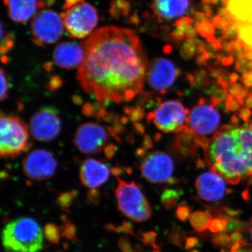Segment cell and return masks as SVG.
Wrapping results in <instances>:
<instances>
[{"mask_svg": "<svg viewBox=\"0 0 252 252\" xmlns=\"http://www.w3.org/2000/svg\"><path fill=\"white\" fill-rule=\"evenodd\" d=\"M29 128L34 140L51 142L59 135L62 129V122L56 109L44 107L31 117Z\"/></svg>", "mask_w": 252, "mask_h": 252, "instance_id": "obj_12", "label": "cell"}, {"mask_svg": "<svg viewBox=\"0 0 252 252\" xmlns=\"http://www.w3.org/2000/svg\"><path fill=\"white\" fill-rule=\"evenodd\" d=\"M152 252H160V250H159L158 247L157 248H154V250Z\"/></svg>", "mask_w": 252, "mask_h": 252, "instance_id": "obj_48", "label": "cell"}, {"mask_svg": "<svg viewBox=\"0 0 252 252\" xmlns=\"http://www.w3.org/2000/svg\"><path fill=\"white\" fill-rule=\"evenodd\" d=\"M113 2L117 6L119 11L123 15H127L130 13V4L128 1L126 0H113Z\"/></svg>", "mask_w": 252, "mask_h": 252, "instance_id": "obj_34", "label": "cell"}, {"mask_svg": "<svg viewBox=\"0 0 252 252\" xmlns=\"http://www.w3.org/2000/svg\"><path fill=\"white\" fill-rule=\"evenodd\" d=\"M231 85L229 86L228 89H227V91H228L230 95L233 96V97H236L238 96L239 92H240V89H242L241 84H230Z\"/></svg>", "mask_w": 252, "mask_h": 252, "instance_id": "obj_40", "label": "cell"}, {"mask_svg": "<svg viewBox=\"0 0 252 252\" xmlns=\"http://www.w3.org/2000/svg\"><path fill=\"white\" fill-rule=\"evenodd\" d=\"M85 59L77 79L86 94L99 102L133 100L144 89L149 63L135 32L108 26L99 28L82 44Z\"/></svg>", "mask_w": 252, "mask_h": 252, "instance_id": "obj_1", "label": "cell"}, {"mask_svg": "<svg viewBox=\"0 0 252 252\" xmlns=\"http://www.w3.org/2000/svg\"><path fill=\"white\" fill-rule=\"evenodd\" d=\"M177 215L179 220H187L189 217H190V211H189L188 207L185 206V205H181L177 209Z\"/></svg>", "mask_w": 252, "mask_h": 252, "instance_id": "obj_37", "label": "cell"}, {"mask_svg": "<svg viewBox=\"0 0 252 252\" xmlns=\"http://www.w3.org/2000/svg\"><path fill=\"white\" fill-rule=\"evenodd\" d=\"M61 220L64 223L63 226H61L62 237L69 240H76L77 239V228H76L75 225L71 222V220L65 215H63L61 217Z\"/></svg>", "mask_w": 252, "mask_h": 252, "instance_id": "obj_26", "label": "cell"}, {"mask_svg": "<svg viewBox=\"0 0 252 252\" xmlns=\"http://www.w3.org/2000/svg\"><path fill=\"white\" fill-rule=\"evenodd\" d=\"M187 114L188 110L180 102L167 100L149 113L147 119L152 121L158 130L170 133L180 130L187 122Z\"/></svg>", "mask_w": 252, "mask_h": 252, "instance_id": "obj_10", "label": "cell"}, {"mask_svg": "<svg viewBox=\"0 0 252 252\" xmlns=\"http://www.w3.org/2000/svg\"><path fill=\"white\" fill-rule=\"evenodd\" d=\"M63 31V19L53 10H43L38 13L31 24L33 42L39 46L49 45L59 41Z\"/></svg>", "mask_w": 252, "mask_h": 252, "instance_id": "obj_8", "label": "cell"}, {"mask_svg": "<svg viewBox=\"0 0 252 252\" xmlns=\"http://www.w3.org/2000/svg\"><path fill=\"white\" fill-rule=\"evenodd\" d=\"M77 195V190L64 192L59 195L56 200V203L61 207L63 211L69 212V209L72 207L74 199Z\"/></svg>", "mask_w": 252, "mask_h": 252, "instance_id": "obj_25", "label": "cell"}, {"mask_svg": "<svg viewBox=\"0 0 252 252\" xmlns=\"http://www.w3.org/2000/svg\"><path fill=\"white\" fill-rule=\"evenodd\" d=\"M15 45V36L11 32L5 28L0 20V56L4 58Z\"/></svg>", "mask_w": 252, "mask_h": 252, "instance_id": "obj_22", "label": "cell"}, {"mask_svg": "<svg viewBox=\"0 0 252 252\" xmlns=\"http://www.w3.org/2000/svg\"><path fill=\"white\" fill-rule=\"evenodd\" d=\"M228 9L239 27L252 24V0H229Z\"/></svg>", "mask_w": 252, "mask_h": 252, "instance_id": "obj_20", "label": "cell"}, {"mask_svg": "<svg viewBox=\"0 0 252 252\" xmlns=\"http://www.w3.org/2000/svg\"><path fill=\"white\" fill-rule=\"evenodd\" d=\"M61 16L69 35L77 39H84L89 35L99 20L95 8L84 2L67 9Z\"/></svg>", "mask_w": 252, "mask_h": 252, "instance_id": "obj_7", "label": "cell"}, {"mask_svg": "<svg viewBox=\"0 0 252 252\" xmlns=\"http://www.w3.org/2000/svg\"><path fill=\"white\" fill-rule=\"evenodd\" d=\"M175 142V148L183 155H189L195 150L198 144L197 143V137L195 132L188 128L187 126H183L177 131Z\"/></svg>", "mask_w": 252, "mask_h": 252, "instance_id": "obj_21", "label": "cell"}, {"mask_svg": "<svg viewBox=\"0 0 252 252\" xmlns=\"http://www.w3.org/2000/svg\"><path fill=\"white\" fill-rule=\"evenodd\" d=\"M231 122L232 124H234V125H238L239 122H240V119H239V118L237 117L236 115H233L231 118Z\"/></svg>", "mask_w": 252, "mask_h": 252, "instance_id": "obj_47", "label": "cell"}, {"mask_svg": "<svg viewBox=\"0 0 252 252\" xmlns=\"http://www.w3.org/2000/svg\"><path fill=\"white\" fill-rule=\"evenodd\" d=\"M233 245L228 252H252V246L242 240L240 235L234 234L232 236Z\"/></svg>", "mask_w": 252, "mask_h": 252, "instance_id": "obj_28", "label": "cell"}, {"mask_svg": "<svg viewBox=\"0 0 252 252\" xmlns=\"http://www.w3.org/2000/svg\"><path fill=\"white\" fill-rule=\"evenodd\" d=\"M9 82L4 69L0 67V102L7 98L9 93Z\"/></svg>", "mask_w": 252, "mask_h": 252, "instance_id": "obj_29", "label": "cell"}, {"mask_svg": "<svg viewBox=\"0 0 252 252\" xmlns=\"http://www.w3.org/2000/svg\"><path fill=\"white\" fill-rule=\"evenodd\" d=\"M140 171L147 182L152 184L175 183L172 177L175 164L168 154L155 151L144 156L140 163Z\"/></svg>", "mask_w": 252, "mask_h": 252, "instance_id": "obj_9", "label": "cell"}, {"mask_svg": "<svg viewBox=\"0 0 252 252\" xmlns=\"http://www.w3.org/2000/svg\"><path fill=\"white\" fill-rule=\"evenodd\" d=\"M180 198V193L175 190L168 189L162 194L161 203L162 206L167 210H170L175 206Z\"/></svg>", "mask_w": 252, "mask_h": 252, "instance_id": "obj_27", "label": "cell"}, {"mask_svg": "<svg viewBox=\"0 0 252 252\" xmlns=\"http://www.w3.org/2000/svg\"><path fill=\"white\" fill-rule=\"evenodd\" d=\"M110 169L104 162L94 158L86 159L79 170L82 185L90 189H97L108 181Z\"/></svg>", "mask_w": 252, "mask_h": 252, "instance_id": "obj_17", "label": "cell"}, {"mask_svg": "<svg viewBox=\"0 0 252 252\" xmlns=\"http://www.w3.org/2000/svg\"><path fill=\"white\" fill-rule=\"evenodd\" d=\"M106 228L108 230H112V231L118 232V233L132 235L133 236H135L136 238H139L133 233V228H132V225L126 221L123 222L122 224L119 225V226H115V225L112 224H107L106 225Z\"/></svg>", "mask_w": 252, "mask_h": 252, "instance_id": "obj_31", "label": "cell"}, {"mask_svg": "<svg viewBox=\"0 0 252 252\" xmlns=\"http://www.w3.org/2000/svg\"><path fill=\"white\" fill-rule=\"evenodd\" d=\"M190 130L198 135H207L213 133L220 126V113L211 104H205L200 100L199 104L190 111L187 119Z\"/></svg>", "mask_w": 252, "mask_h": 252, "instance_id": "obj_14", "label": "cell"}, {"mask_svg": "<svg viewBox=\"0 0 252 252\" xmlns=\"http://www.w3.org/2000/svg\"><path fill=\"white\" fill-rule=\"evenodd\" d=\"M84 2V0H64V6H63V9H69L73 6H76V5L81 4V3Z\"/></svg>", "mask_w": 252, "mask_h": 252, "instance_id": "obj_41", "label": "cell"}, {"mask_svg": "<svg viewBox=\"0 0 252 252\" xmlns=\"http://www.w3.org/2000/svg\"><path fill=\"white\" fill-rule=\"evenodd\" d=\"M118 185L114 189L117 208L123 215L137 223L147 221L152 215L148 200L135 182H126L117 177Z\"/></svg>", "mask_w": 252, "mask_h": 252, "instance_id": "obj_5", "label": "cell"}, {"mask_svg": "<svg viewBox=\"0 0 252 252\" xmlns=\"http://www.w3.org/2000/svg\"><path fill=\"white\" fill-rule=\"evenodd\" d=\"M211 220V217L206 212H195L190 215V223L198 230H204L208 228Z\"/></svg>", "mask_w": 252, "mask_h": 252, "instance_id": "obj_23", "label": "cell"}, {"mask_svg": "<svg viewBox=\"0 0 252 252\" xmlns=\"http://www.w3.org/2000/svg\"><path fill=\"white\" fill-rule=\"evenodd\" d=\"M44 233L45 238L49 243L59 244L61 237H62V230L61 226L54 224L53 223H47L44 226Z\"/></svg>", "mask_w": 252, "mask_h": 252, "instance_id": "obj_24", "label": "cell"}, {"mask_svg": "<svg viewBox=\"0 0 252 252\" xmlns=\"http://www.w3.org/2000/svg\"><path fill=\"white\" fill-rule=\"evenodd\" d=\"M85 50L76 42L64 41L56 46L53 59L56 65L66 69L79 68L85 59Z\"/></svg>", "mask_w": 252, "mask_h": 252, "instance_id": "obj_16", "label": "cell"}, {"mask_svg": "<svg viewBox=\"0 0 252 252\" xmlns=\"http://www.w3.org/2000/svg\"><path fill=\"white\" fill-rule=\"evenodd\" d=\"M22 166L23 173L28 180L41 182L54 177L58 162L49 151L37 149L32 151L24 158Z\"/></svg>", "mask_w": 252, "mask_h": 252, "instance_id": "obj_11", "label": "cell"}, {"mask_svg": "<svg viewBox=\"0 0 252 252\" xmlns=\"http://www.w3.org/2000/svg\"><path fill=\"white\" fill-rule=\"evenodd\" d=\"M246 104L248 108H252V94H249L246 99Z\"/></svg>", "mask_w": 252, "mask_h": 252, "instance_id": "obj_46", "label": "cell"}, {"mask_svg": "<svg viewBox=\"0 0 252 252\" xmlns=\"http://www.w3.org/2000/svg\"><path fill=\"white\" fill-rule=\"evenodd\" d=\"M142 238L141 239L144 244L147 245H151L154 248H158L156 244V239H157V233L154 231L144 232L142 235Z\"/></svg>", "mask_w": 252, "mask_h": 252, "instance_id": "obj_32", "label": "cell"}, {"mask_svg": "<svg viewBox=\"0 0 252 252\" xmlns=\"http://www.w3.org/2000/svg\"><path fill=\"white\" fill-rule=\"evenodd\" d=\"M195 189L198 196L207 202L220 201L228 192L224 179L212 170L198 176Z\"/></svg>", "mask_w": 252, "mask_h": 252, "instance_id": "obj_15", "label": "cell"}, {"mask_svg": "<svg viewBox=\"0 0 252 252\" xmlns=\"http://www.w3.org/2000/svg\"><path fill=\"white\" fill-rule=\"evenodd\" d=\"M118 246L122 252H142L143 249L141 246L133 248L131 245L130 239L127 235L122 237L118 242Z\"/></svg>", "mask_w": 252, "mask_h": 252, "instance_id": "obj_30", "label": "cell"}, {"mask_svg": "<svg viewBox=\"0 0 252 252\" xmlns=\"http://www.w3.org/2000/svg\"><path fill=\"white\" fill-rule=\"evenodd\" d=\"M4 3L10 19L16 23H27L45 6L43 0H4Z\"/></svg>", "mask_w": 252, "mask_h": 252, "instance_id": "obj_18", "label": "cell"}, {"mask_svg": "<svg viewBox=\"0 0 252 252\" xmlns=\"http://www.w3.org/2000/svg\"><path fill=\"white\" fill-rule=\"evenodd\" d=\"M129 22L132 23V24H138V23L140 22V19H139L138 16H137V14H134L133 16H130Z\"/></svg>", "mask_w": 252, "mask_h": 252, "instance_id": "obj_45", "label": "cell"}, {"mask_svg": "<svg viewBox=\"0 0 252 252\" xmlns=\"http://www.w3.org/2000/svg\"><path fill=\"white\" fill-rule=\"evenodd\" d=\"M252 113L250 108H243L240 111L239 113V117L246 123L250 122V118H251Z\"/></svg>", "mask_w": 252, "mask_h": 252, "instance_id": "obj_39", "label": "cell"}, {"mask_svg": "<svg viewBox=\"0 0 252 252\" xmlns=\"http://www.w3.org/2000/svg\"><path fill=\"white\" fill-rule=\"evenodd\" d=\"M205 158L212 171L235 185L252 175V128L220 130L205 149Z\"/></svg>", "mask_w": 252, "mask_h": 252, "instance_id": "obj_2", "label": "cell"}, {"mask_svg": "<svg viewBox=\"0 0 252 252\" xmlns=\"http://www.w3.org/2000/svg\"><path fill=\"white\" fill-rule=\"evenodd\" d=\"M225 107L227 109L232 111V112H237L240 109V104L238 103V101L236 99L233 98V96L228 95L227 98L225 99Z\"/></svg>", "mask_w": 252, "mask_h": 252, "instance_id": "obj_35", "label": "cell"}, {"mask_svg": "<svg viewBox=\"0 0 252 252\" xmlns=\"http://www.w3.org/2000/svg\"><path fill=\"white\" fill-rule=\"evenodd\" d=\"M189 6V0H154L152 7L158 17L172 20L185 15Z\"/></svg>", "mask_w": 252, "mask_h": 252, "instance_id": "obj_19", "label": "cell"}, {"mask_svg": "<svg viewBox=\"0 0 252 252\" xmlns=\"http://www.w3.org/2000/svg\"><path fill=\"white\" fill-rule=\"evenodd\" d=\"M1 243L5 252H39L44 245L42 230L30 217L16 219L2 230Z\"/></svg>", "mask_w": 252, "mask_h": 252, "instance_id": "obj_3", "label": "cell"}, {"mask_svg": "<svg viewBox=\"0 0 252 252\" xmlns=\"http://www.w3.org/2000/svg\"><path fill=\"white\" fill-rule=\"evenodd\" d=\"M226 221L221 219H216L215 220H212L209 224L208 228L213 232L220 231L225 229L226 226Z\"/></svg>", "mask_w": 252, "mask_h": 252, "instance_id": "obj_33", "label": "cell"}, {"mask_svg": "<svg viewBox=\"0 0 252 252\" xmlns=\"http://www.w3.org/2000/svg\"><path fill=\"white\" fill-rule=\"evenodd\" d=\"M239 76L236 73H232L230 75L229 80L230 84H235L236 81L238 80Z\"/></svg>", "mask_w": 252, "mask_h": 252, "instance_id": "obj_44", "label": "cell"}, {"mask_svg": "<svg viewBox=\"0 0 252 252\" xmlns=\"http://www.w3.org/2000/svg\"><path fill=\"white\" fill-rule=\"evenodd\" d=\"M248 89H244V88H242V89H240V92H239L237 97H241V98L244 99L245 98V97H248Z\"/></svg>", "mask_w": 252, "mask_h": 252, "instance_id": "obj_43", "label": "cell"}, {"mask_svg": "<svg viewBox=\"0 0 252 252\" xmlns=\"http://www.w3.org/2000/svg\"><path fill=\"white\" fill-rule=\"evenodd\" d=\"M180 69L170 60L157 58L149 63L145 80L154 91L165 94L177 80Z\"/></svg>", "mask_w": 252, "mask_h": 252, "instance_id": "obj_13", "label": "cell"}, {"mask_svg": "<svg viewBox=\"0 0 252 252\" xmlns=\"http://www.w3.org/2000/svg\"><path fill=\"white\" fill-rule=\"evenodd\" d=\"M31 147L26 123L16 116L0 112V158H14Z\"/></svg>", "mask_w": 252, "mask_h": 252, "instance_id": "obj_4", "label": "cell"}, {"mask_svg": "<svg viewBox=\"0 0 252 252\" xmlns=\"http://www.w3.org/2000/svg\"><path fill=\"white\" fill-rule=\"evenodd\" d=\"M110 136L117 139L112 127L107 129L100 124L88 122L78 127L73 142L81 153L94 155L104 152L110 144Z\"/></svg>", "mask_w": 252, "mask_h": 252, "instance_id": "obj_6", "label": "cell"}, {"mask_svg": "<svg viewBox=\"0 0 252 252\" xmlns=\"http://www.w3.org/2000/svg\"><path fill=\"white\" fill-rule=\"evenodd\" d=\"M243 82L247 88L252 87V72H246L243 74Z\"/></svg>", "mask_w": 252, "mask_h": 252, "instance_id": "obj_42", "label": "cell"}, {"mask_svg": "<svg viewBox=\"0 0 252 252\" xmlns=\"http://www.w3.org/2000/svg\"><path fill=\"white\" fill-rule=\"evenodd\" d=\"M62 86V79L59 77H55L51 78L49 84V89L50 91L57 90L61 86Z\"/></svg>", "mask_w": 252, "mask_h": 252, "instance_id": "obj_38", "label": "cell"}, {"mask_svg": "<svg viewBox=\"0 0 252 252\" xmlns=\"http://www.w3.org/2000/svg\"><path fill=\"white\" fill-rule=\"evenodd\" d=\"M251 237H252V230H251Z\"/></svg>", "mask_w": 252, "mask_h": 252, "instance_id": "obj_49", "label": "cell"}, {"mask_svg": "<svg viewBox=\"0 0 252 252\" xmlns=\"http://www.w3.org/2000/svg\"><path fill=\"white\" fill-rule=\"evenodd\" d=\"M88 200L90 204L98 203L100 198V193L97 189H90L87 193Z\"/></svg>", "mask_w": 252, "mask_h": 252, "instance_id": "obj_36", "label": "cell"}]
</instances>
